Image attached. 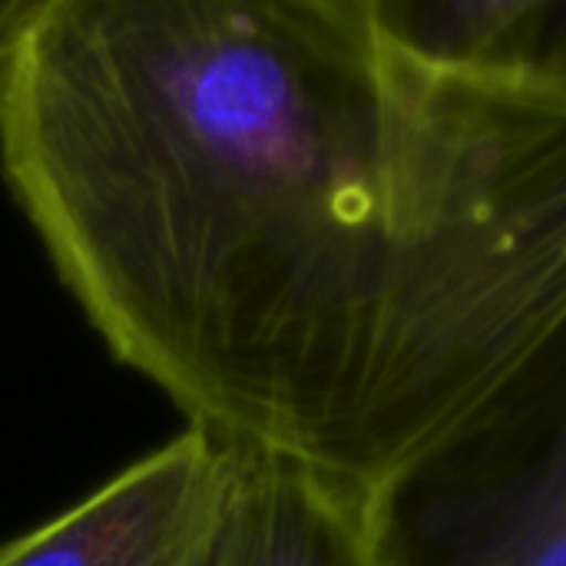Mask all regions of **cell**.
<instances>
[{"instance_id":"cell-1","label":"cell","mask_w":566,"mask_h":566,"mask_svg":"<svg viewBox=\"0 0 566 566\" xmlns=\"http://www.w3.org/2000/svg\"><path fill=\"white\" fill-rule=\"evenodd\" d=\"M0 176L189 424L388 491L566 325V109L371 0H30Z\"/></svg>"},{"instance_id":"cell-2","label":"cell","mask_w":566,"mask_h":566,"mask_svg":"<svg viewBox=\"0 0 566 566\" xmlns=\"http://www.w3.org/2000/svg\"><path fill=\"white\" fill-rule=\"evenodd\" d=\"M381 511L395 566H566V325Z\"/></svg>"},{"instance_id":"cell-3","label":"cell","mask_w":566,"mask_h":566,"mask_svg":"<svg viewBox=\"0 0 566 566\" xmlns=\"http://www.w3.org/2000/svg\"><path fill=\"white\" fill-rule=\"evenodd\" d=\"M219 444L199 566H395L378 488L275 448Z\"/></svg>"},{"instance_id":"cell-4","label":"cell","mask_w":566,"mask_h":566,"mask_svg":"<svg viewBox=\"0 0 566 566\" xmlns=\"http://www.w3.org/2000/svg\"><path fill=\"white\" fill-rule=\"evenodd\" d=\"M222 444L186 424L93 494L0 544V566H199Z\"/></svg>"},{"instance_id":"cell-5","label":"cell","mask_w":566,"mask_h":566,"mask_svg":"<svg viewBox=\"0 0 566 566\" xmlns=\"http://www.w3.org/2000/svg\"><path fill=\"white\" fill-rule=\"evenodd\" d=\"M504 90L566 109V0H524Z\"/></svg>"},{"instance_id":"cell-6","label":"cell","mask_w":566,"mask_h":566,"mask_svg":"<svg viewBox=\"0 0 566 566\" xmlns=\"http://www.w3.org/2000/svg\"><path fill=\"white\" fill-rule=\"evenodd\" d=\"M30 0H0V50L7 46V40L13 36L20 17L27 13Z\"/></svg>"}]
</instances>
